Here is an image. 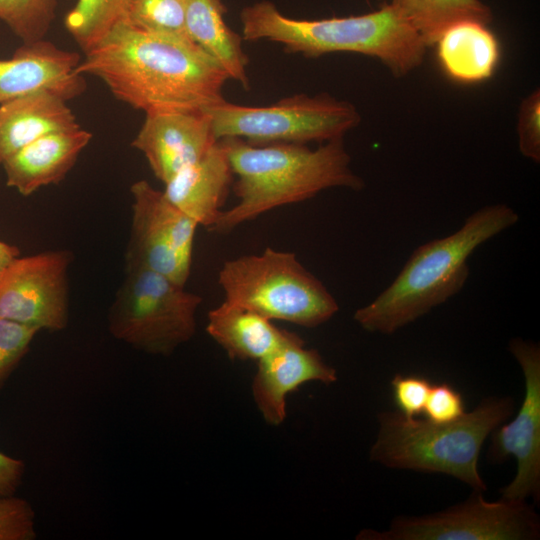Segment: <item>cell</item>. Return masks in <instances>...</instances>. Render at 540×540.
Here are the masks:
<instances>
[{"mask_svg":"<svg viewBox=\"0 0 540 540\" xmlns=\"http://www.w3.org/2000/svg\"><path fill=\"white\" fill-rule=\"evenodd\" d=\"M100 79L134 109L202 110L223 97L229 80L220 65L188 37L148 32L117 22L77 66Z\"/></svg>","mask_w":540,"mask_h":540,"instance_id":"6da1fadb","label":"cell"},{"mask_svg":"<svg viewBox=\"0 0 540 540\" xmlns=\"http://www.w3.org/2000/svg\"><path fill=\"white\" fill-rule=\"evenodd\" d=\"M234 176L238 203L222 211L209 230L226 234L241 224L284 205L305 201L319 192L345 187L360 190L363 180L350 167L343 138L316 149L305 144H250L223 138Z\"/></svg>","mask_w":540,"mask_h":540,"instance_id":"7a4b0ae2","label":"cell"},{"mask_svg":"<svg viewBox=\"0 0 540 540\" xmlns=\"http://www.w3.org/2000/svg\"><path fill=\"white\" fill-rule=\"evenodd\" d=\"M509 205H486L452 234L417 247L393 282L353 319L368 331L390 335L445 303L465 285L468 259L483 243L515 225Z\"/></svg>","mask_w":540,"mask_h":540,"instance_id":"3957f363","label":"cell"},{"mask_svg":"<svg viewBox=\"0 0 540 540\" xmlns=\"http://www.w3.org/2000/svg\"><path fill=\"white\" fill-rule=\"evenodd\" d=\"M245 41L269 40L286 53L319 57L349 52L379 59L396 77L423 61L425 45L412 24L391 4L371 13L325 19L290 18L270 1H259L240 12Z\"/></svg>","mask_w":540,"mask_h":540,"instance_id":"277c9868","label":"cell"},{"mask_svg":"<svg viewBox=\"0 0 540 540\" xmlns=\"http://www.w3.org/2000/svg\"><path fill=\"white\" fill-rule=\"evenodd\" d=\"M513 410L511 397H489L447 423L382 412L369 458L388 468L449 475L484 492L487 486L478 468L481 449Z\"/></svg>","mask_w":540,"mask_h":540,"instance_id":"5b68a950","label":"cell"},{"mask_svg":"<svg viewBox=\"0 0 540 540\" xmlns=\"http://www.w3.org/2000/svg\"><path fill=\"white\" fill-rule=\"evenodd\" d=\"M218 283L225 300L269 320L314 328L330 320L338 303L293 252L267 247L224 262Z\"/></svg>","mask_w":540,"mask_h":540,"instance_id":"8992f818","label":"cell"},{"mask_svg":"<svg viewBox=\"0 0 540 540\" xmlns=\"http://www.w3.org/2000/svg\"><path fill=\"white\" fill-rule=\"evenodd\" d=\"M125 270L108 314L110 333L140 351L170 355L194 336L201 297L150 269Z\"/></svg>","mask_w":540,"mask_h":540,"instance_id":"52a82bcc","label":"cell"},{"mask_svg":"<svg viewBox=\"0 0 540 540\" xmlns=\"http://www.w3.org/2000/svg\"><path fill=\"white\" fill-rule=\"evenodd\" d=\"M217 140L239 138L250 144L328 142L360 122L354 105L327 93L296 94L268 106H244L222 99L204 109Z\"/></svg>","mask_w":540,"mask_h":540,"instance_id":"ba28073f","label":"cell"},{"mask_svg":"<svg viewBox=\"0 0 540 540\" xmlns=\"http://www.w3.org/2000/svg\"><path fill=\"white\" fill-rule=\"evenodd\" d=\"M481 491L445 510L421 516H398L388 529H365L366 540H536L540 517L525 500L487 501Z\"/></svg>","mask_w":540,"mask_h":540,"instance_id":"9c48e42d","label":"cell"},{"mask_svg":"<svg viewBox=\"0 0 540 540\" xmlns=\"http://www.w3.org/2000/svg\"><path fill=\"white\" fill-rule=\"evenodd\" d=\"M130 191L133 203L126 266L150 269L185 286L199 225L146 180L133 183Z\"/></svg>","mask_w":540,"mask_h":540,"instance_id":"30bf717a","label":"cell"},{"mask_svg":"<svg viewBox=\"0 0 540 540\" xmlns=\"http://www.w3.org/2000/svg\"><path fill=\"white\" fill-rule=\"evenodd\" d=\"M68 250L16 257L0 277V318L60 331L68 324Z\"/></svg>","mask_w":540,"mask_h":540,"instance_id":"8fae6325","label":"cell"},{"mask_svg":"<svg viewBox=\"0 0 540 540\" xmlns=\"http://www.w3.org/2000/svg\"><path fill=\"white\" fill-rule=\"evenodd\" d=\"M509 350L519 363L525 381V394L515 418L499 425L490 435L487 457L501 463L510 456L517 460L514 479L500 489L501 498L540 500V348L522 338H514Z\"/></svg>","mask_w":540,"mask_h":540,"instance_id":"7c38bea8","label":"cell"},{"mask_svg":"<svg viewBox=\"0 0 540 540\" xmlns=\"http://www.w3.org/2000/svg\"><path fill=\"white\" fill-rule=\"evenodd\" d=\"M217 141L204 109L159 110L145 113L132 146L143 153L155 177L165 184Z\"/></svg>","mask_w":540,"mask_h":540,"instance_id":"4fadbf2b","label":"cell"},{"mask_svg":"<svg viewBox=\"0 0 540 540\" xmlns=\"http://www.w3.org/2000/svg\"><path fill=\"white\" fill-rule=\"evenodd\" d=\"M252 382L253 400L267 424L278 426L286 418V397L306 382L329 385L337 380L336 370L302 338L291 335L274 351L259 359Z\"/></svg>","mask_w":540,"mask_h":540,"instance_id":"5bb4252c","label":"cell"},{"mask_svg":"<svg viewBox=\"0 0 540 540\" xmlns=\"http://www.w3.org/2000/svg\"><path fill=\"white\" fill-rule=\"evenodd\" d=\"M78 53L45 39L23 43L9 59H0V105L21 96L49 91L66 101L84 93V75L77 72Z\"/></svg>","mask_w":540,"mask_h":540,"instance_id":"9a60e30c","label":"cell"},{"mask_svg":"<svg viewBox=\"0 0 540 540\" xmlns=\"http://www.w3.org/2000/svg\"><path fill=\"white\" fill-rule=\"evenodd\" d=\"M233 180L226 149L218 140L199 160L167 181L163 193L199 226L211 228L222 212Z\"/></svg>","mask_w":540,"mask_h":540,"instance_id":"2e32d148","label":"cell"},{"mask_svg":"<svg viewBox=\"0 0 540 540\" xmlns=\"http://www.w3.org/2000/svg\"><path fill=\"white\" fill-rule=\"evenodd\" d=\"M92 134L79 127L42 136L8 157L1 165L6 184L29 196L60 183L90 143Z\"/></svg>","mask_w":540,"mask_h":540,"instance_id":"e0dca14e","label":"cell"},{"mask_svg":"<svg viewBox=\"0 0 540 540\" xmlns=\"http://www.w3.org/2000/svg\"><path fill=\"white\" fill-rule=\"evenodd\" d=\"M67 102L38 91L0 105V164L42 136L81 127Z\"/></svg>","mask_w":540,"mask_h":540,"instance_id":"ac0fdd59","label":"cell"},{"mask_svg":"<svg viewBox=\"0 0 540 540\" xmlns=\"http://www.w3.org/2000/svg\"><path fill=\"white\" fill-rule=\"evenodd\" d=\"M444 73L453 81L472 84L490 78L499 62L498 39L487 24L463 20L448 26L434 43Z\"/></svg>","mask_w":540,"mask_h":540,"instance_id":"d6986e66","label":"cell"},{"mask_svg":"<svg viewBox=\"0 0 540 540\" xmlns=\"http://www.w3.org/2000/svg\"><path fill=\"white\" fill-rule=\"evenodd\" d=\"M206 331L230 359L256 361L274 351L292 333L227 300L209 311Z\"/></svg>","mask_w":540,"mask_h":540,"instance_id":"ffe728a7","label":"cell"},{"mask_svg":"<svg viewBox=\"0 0 540 540\" xmlns=\"http://www.w3.org/2000/svg\"><path fill=\"white\" fill-rule=\"evenodd\" d=\"M185 28L189 38L214 59L228 78L244 89L250 86L249 58L241 35L225 22L227 11L222 0H183Z\"/></svg>","mask_w":540,"mask_h":540,"instance_id":"44dd1931","label":"cell"},{"mask_svg":"<svg viewBox=\"0 0 540 540\" xmlns=\"http://www.w3.org/2000/svg\"><path fill=\"white\" fill-rule=\"evenodd\" d=\"M391 4L412 24L425 45L432 46L451 24L473 20L489 24L491 9L480 0H391Z\"/></svg>","mask_w":540,"mask_h":540,"instance_id":"7402d4cb","label":"cell"},{"mask_svg":"<svg viewBox=\"0 0 540 540\" xmlns=\"http://www.w3.org/2000/svg\"><path fill=\"white\" fill-rule=\"evenodd\" d=\"M126 0H77L64 18L66 30L85 53L119 22Z\"/></svg>","mask_w":540,"mask_h":540,"instance_id":"603a6c76","label":"cell"},{"mask_svg":"<svg viewBox=\"0 0 540 540\" xmlns=\"http://www.w3.org/2000/svg\"><path fill=\"white\" fill-rule=\"evenodd\" d=\"M121 20L140 30L189 38L183 0H126Z\"/></svg>","mask_w":540,"mask_h":540,"instance_id":"cb8c5ba5","label":"cell"},{"mask_svg":"<svg viewBox=\"0 0 540 540\" xmlns=\"http://www.w3.org/2000/svg\"><path fill=\"white\" fill-rule=\"evenodd\" d=\"M58 0H0V21L22 40H43L56 14Z\"/></svg>","mask_w":540,"mask_h":540,"instance_id":"d4e9b609","label":"cell"},{"mask_svg":"<svg viewBox=\"0 0 540 540\" xmlns=\"http://www.w3.org/2000/svg\"><path fill=\"white\" fill-rule=\"evenodd\" d=\"M36 328L0 318V390L27 354Z\"/></svg>","mask_w":540,"mask_h":540,"instance_id":"484cf974","label":"cell"},{"mask_svg":"<svg viewBox=\"0 0 540 540\" xmlns=\"http://www.w3.org/2000/svg\"><path fill=\"white\" fill-rule=\"evenodd\" d=\"M35 538V512L31 504L15 494L0 496V540Z\"/></svg>","mask_w":540,"mask_h":540,"instance_id":"4316f807","label":"cell"},{"mask_svg":"<svg viewBox=\"0 0 540 540\" xmlns=\"http://www.w3.org/2000/svg\"><path fill=\"white\" fill-rule=\"evenodd\" d=\"M518 144L521 154L540 161V92L533 91L522 100L518 114Z\"/></svg>","mask_w":540,"mask_h":540,"instance_id":"83f0119b","label":"cell"},{"mask_svg":"<svg viewBox=\"0 0 540 540\" xmlns=\"http://www.w3.org/2000/svg\"><path fill=\"white\" fill-rule=\"evenodd\" d=\"M392 396L399 412L407 417L423 413L432 383L419 375L397 374L391 380Z\"/></svg>","mask_w":540,"mask_h":540,"instance_id":"f1b7e54d","label":"cell"},{"mask_svg":"<svg viewBox=\"0 0 540 540\" xmlns=\"http://www.w3.org/2000/svg\"><path fill=\"white\" fill-rule=\"evenodd\" d=\"M465 413L463 397L449 383L432 384L423 414L426 419L436 423L452 422Z\"/></svg>","mask_w":540,"mask_h":540,"instance_id":"f546056e","label":"cell"},{"mask_svg":"<svg viewBox=\"0 0 540 540\" xmlns=\"http://www.w3.org/2000/svg\"><path fill=\"white\" fill-rule=\"evenodd\" d=\"M25 463L0 451V496L14 495L21 485Z\"/></svg>","mask_w":540,"mask_h":540,"instance_id":"4dcf8cb0","label":"cell"},{"mask_svg":"<svg viewBox=\"0 0 540 540\" xmlns=\"http://www.w3.org/2000/svg\"><path fill=\"white\" fill-rule=\"evenodd\" d=\"M19 255L20 251L16 246L0 241V277L7 266Z\"/></svg>","mask_w":540,"mask_h":540,"instance_id":"1f68e13d","label":"cell"}]
</instances>
